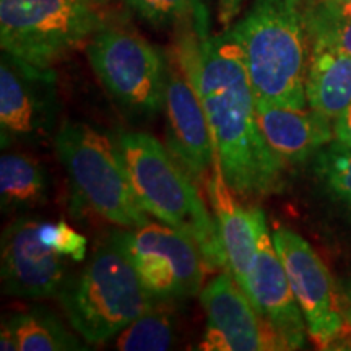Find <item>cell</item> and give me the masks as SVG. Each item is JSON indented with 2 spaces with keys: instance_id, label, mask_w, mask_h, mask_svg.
I'll list each match as a JSON object with an SVG mask.
<instances>
[{
  "instance_id": "6da1fadb",
  "label": "cell",
  "mask_w": 351,
  "mask_h": 351,
  "mask_svg": "<svg viewBox=\"0 0 351 351\" xmlns=\"http://www.w3.org/2000/svg\"><path fill=\"white\" fill-rule=\"evenodd\" d=\"M174 59L200 96L232 192L256 199L280 191L285 165L262 137L251 82L230 34L210 36L208 13L189 19L178 25Z\"/></svg>"
},
{
  "instance_id": "7a4b0ae2",
  "label": "cell",
  "mask_w": 351,
  "mask_h": 351,
  "mask_svg": "<svg viewBox=\"0 0 351 351\" xmlns=\"http://www.w3.org/2000/svg\"><path fill=\"white\" fill-rule=\"evenodd\" d=\"M306 0H254L226 28L251 82L256 104L306 108L311 39Z\"/></svg>"
},
{
  "instance_id": "3957f363",
  "label": "cell",
  "mask_w": 351,
  "mask_h": 351,
  "mask_svg": "<svg viewBox=\"0 0 351 351\" xmlns=\"http://www.w3.org/2000/svg\"><path fill=\"white\" fill-rule=\"evenodd\" d=\"M117 142L145 212L186 234L199 247L207 269H226L217 218L169 148L147 132H119Z\"/></svg>"
},
{
  "instance_id": "277c9868",
  "label": "cell",
  "mask_w": 351,
  "mask_h": 351,
  "mask_svg": "<svg viewBox=\"0 0 351 351\" xmlns=\"http://www.w3.org/2000/svg\"><path fill=\"white\" fill-rule=\"evenodd\" d=\"M57 300L70 326L91 345L116 339L158 302L111 239L96 249L80 274L69 278Z\"/></svg>"
},
{
  "instance_id": "5b68a950",
  "label": "cell",
  "mask_w": 351,
  "mask_h": 351,
  "mask_svg": "<svg viewBox=\"0 0 351 351\" xmlns=\"http://www.w3.org/2000/svg\"><path fill=\"white\" fill-rule=\"evenodd\" d=\"M54 147L88 208L121 228L150 221L132 187L117 137L86 122L65 121L56 132Z\"/></svg>"
},
{
  "instance_id": "8992f818",
  "label": "cell",
  "mask_w": 351,
  "mask_h": 351,
  "mask_svg": "<svg viewBox=\"0 0 351 351\" xmlns=\"http://www.w3.org/2000/svg\"><path fill=\"white\" fill-rule=\"evenodd\" d=\"M108 25L101 7L86 0H0L2 51L52 69Z\"/></svg>"
},
{
  "instance_id": "52a82bcc",
  "label": "cell",
  "mask_w": 351,
  "mask_h": 351,
  "mask_svg": "<svg viewBox=\"0 0 351 351\" xmlns=\"http://www.w3.org/2000/svg\"><path fill=\"white\" fill-rule=\"evenodd\" d=\"M86 57L127 116L148 121L163 111L168 57L147 39L108 23L88 39Z\"/></svg>"
},
{
  "instance_id": "ba28073f",
  "label": "cell",
  "mask_w": 351,
  "mask_h": 351,
  "mask_svg": "<svg viewBox=\"0 0 351 351\" xmlns=\"http://www.w3.org/2000/svg\"><path fill=\"white\" fill-rule=\"evenodd\" d=\"M109 239L129 258L156 301L176 302L200 293L205 262L199 247L165 223L112 231Z\"/></svg>"
},
{
  "instance_id": "9c48e42d",
  "label": "cell",
  "mask_w": 351,
  "mask_h": 351,
  "mask_svg": "<svg viewBox=\"0 0 351 351\" xmlns=\"http://www.w3.org/2000/svg\"><path fill=\"white\" fill-rule=\"evenodd\" d=\"M60 101L54 69H41L2 51L0 143L38 145L52 135Z\"/></svg>"
},
{
  "instance_id": "30bf717a",
  "label": "cell",
  "mask_w": 351,
  "mask_h": 351,
  "mask_svg": "<svg viewBox=\"0 0 351 351\" xmlns=\"http://www.w3.org/2000/svg\"><path fill=\"white\" fill-rule=\"evenodd\" d=\"M271 236L304 315L307 335L320 346L330 345L343 330V315L326 263L298 232L278 228Z\"/></svg>"
},
{
  "instance_id": "8fae6325",
  "label": "cell",
  "mask_w": 351,
  "mask_h": 351,
  "mask_svg": "<svg viewBox=\"0 0 351 351\" xmlns=\"http://www.w3.org/2000/svg\"><path fill=\"white\" fill-rule=\"evenodd\" d=\"M207 327L200 350L262 351L287 350L270 322L225 271L213 276L200 291Z\"/></svg>"
},
{
  "instance_id": "7c38bea8",
  "label": "cell",
  "mask_w": 351,
  "mask_h": 351,
  "mask_svg": "<svg viewBox=\"0 0 351 351\" xmlns=\"http://www.w3.org/2000/svg\"><path fill=\"white\" fill-rule=\"evenodd\" d=\"M41 223L16 218L2 234L3 293L28 300L57 298L69 282L64 256L51 249L39 234Z\"/></svg>"
},
{
  "instance_id": "4fadbf2b",
  "label": "cell",
  "mask_w": 351,
  "mask_h": 351,
  "mask_svg": "<svg viewBox=\"0 0 351 351\" xmlns=\"http://www.w3.org/2000/svg\"><path fill=\"white\" fill-rule=\"evenodd\" d=\"M166 145L197 182H204L217 161L207 114L195 86L176 59L168 57L165 104Z\"/></svg>"
},
{
  "instance_id": "5bb4252c",
  "label": "cell",
  "mask_w": 351,
  "mask_h": 351,
  "mask_svg": "<svg viewBox=\"0 0 351 351\" xmlns=\"http://www.w3.org/2000/svg\"><path fill=\"white\" fill-rule=\"evenodd\" d=\"M256 217L257 245L247 298L256 309L275 328L287 350H300L306 343V320L289 285L287 270L280 257L274 236L270 234L265 213L252 207Z\"/></svg>"
},
{
  "instance_id": "9a60e30c",
  "label": "cell",
  "mask_w": 351,
  "mask_h": 351,
  "mask_svg": "<svg viewBox=\"0 0 351 351\" xmlns=\"http://www.w3.org/2000/svg\"><path fill=\"white\" fill-rule=\"evenodd\" d=\"M258 129L265 143L283 165H300L332 143L330 117L313 108L256 104Z\"/></svg>"
},
{
  "instance_id": "2e32d148",
  "label": "cell",
  "mask_w": 351,
  "mask_h": 351,
  "mask_svg": "<svg viewBox=\"0 0 351 351\" xmlns=\"http://www.w3.org/2000/svg\"><path fill=\"white\" fill-rule=\"evenodd\" d=\"M207 191L225 249L226 271L247 296L257 245L254 208H244L236 199V194L225 181L218 158L207 181Z\"/></svg>"
},
{
  "instance_id": "e0dca14e",
  "label": "cell",
  "mask_w": 351,
  "mask_h": 351,
  "mask_svg": "<svg viewBox=\"0 0 351 351\" xmlns=\"http://www.w3.org/2000/svg\"><path fill=\"white\" fill-rule=\"evenodd\" d=\"M307 104L335 119L351 106V56L330 44L311 41L306 78Z\"/></svg>"
},
{
  "instance_id": "ac0fdd59",
  "label": "cell",
  "mask_w": 351,
  "mask_h": 351,
  "mask_svg": "<svg viewBox=\"0 0 351 351\" xmlns=\"http://www.w3.org/2000/svg\"><path fill=\"white\" fill-rule=\"evenodd\" d=\"M46 169L25 153L7 152L0 158V208L3 213L41 207L49 197Z\"/></svg>"
},
{
  "instance_id": "d6986e66",
  "label": "cell",
  "mask_w": 351,
  "mask_h": 351,
  "mask_svg": "<svg viewBox=\"0 0 351 351\" xmlns=\"http://www.w3.org/2000/svg\"><path fill=\"white\" fill-rule=\"evenodd\" d=\"M15 333L20 351H70L88 350L75 335H72L59 317L44 307H32L7 315Z\"/></svg>"
},
{
  "instance_id": "ffe728a7",
  "label": "cell",
  "mask_w": 351,
  "mask_h": 351,
  "mask_svg": "<svg viewBox=\"0 0 351 351\" xmlns=\"http://www.w3.org/2000/svg\"><path fill=\"white\" fill-rule=\"evenodd\" d=\"M163 301L142 317L127 326L116 337V348L122 351H161L176 343V320L169 307H161Z\"/></svg>"
},
{
  "instance_id": "44dd1931",
  "label": "cell",
  "mask_w": 351,
  "mask_h": 351,
  "mask_svg": "<svg viewBox=\"0 0 351 351\" xmlns=\"http://www.w3.org/2000/svg\"><path fill=\"white\" fill-rule=\"evenodd\" d=\"M314 174L337 202L351 197V148L332 142L314 156Z\"/></svg>"
},
{
  "instance_id": "7402d4cb",
  "label": "cell",
  "mask_w": 351,
  "mask_h": 351,
  "mask_svg": "<svg viewBox=\"0 0 351 351\" xmlns=\"http://www.w3.org/2000/svg\"><path fill=\"white\" fill-rule=\"evenodd\" d=\"M306 26L311 41L339 47L351 56V20L327 10L319 0H306Z\"/></svg>"
},
{
  "instance_id": "603a6c76",
  "label": "cell",
  "mask_w": 351,
  "mask_h": 351,
  "mask_svg": "<svg viewBox=\"0 0 351 351\" xmlns=\"http://www.w3.org/2000/svg\"><path fill=\"white\" fill-rule=\"evenodd\" d=\"M125 5L148 25L178 26L182 21L207 15L204 0H124Z\"/></svg>"
},
{
  "instance_id": "cb8c5ba5",
  "label": "cell",
  "mask_w": 351,
  "mask_h": 351,
  "mask_svg": "<svg viewBox=\"0 0 351 351\" xmlns=\"http://www.w3.org/2000/svg\"><path fill=\"white\" fill-rule=\"evenodd\" d=\"M39 234L44 243L60 256L70 257L77 262H82L86 257V238L70 228L65 221L41 223Z\"/></svg>"
},
{
  "instance_id": "d4e9b609",
  "label": "cell",
  "mask_w": 351,
  "mask_h": 351,
  "mask_svg": "<svg viewBox=\"0 0 351 351\" xmlns=\"http://www.w3.org/2000/svg\"><path fill=\"white\" fill-rule=\"evenodd\" d=\"M333 140L341 147L351 148V106L346 108L333 122Z\"/></svg>"
},
{
  "instance_id": "484cf974",
  "label": "cell",
  "mask_w": 351,
  "mask_h": 351,
  "mask_svg": "<svg viewBox=\"0 0 351 351\" xmlns=\"http://www.w3.org/2000/svg\"><path fill=\"white\" fill-rule=\"evenodd\" d=\"M243 0H218V20L225 28H230L232 20L238 16Z\"/></svg>"
},
{
  "instance_id": "4316f807",
  "label": "cell",
  "mask_w": 351,
  "mask_h": 351,
  "mask_svg": "<svg viewBox=\"0 0 351 351\" xmlns=\"http://www.w3.org/2000/svg\"><path fill=\"white\" fill-rule=\"evenodd\" d=\"M0 350L2 351H15L19 350L16 345L15 333H13L10 324L5 319L2 320V328H0Z\"/></svg>"
},
{
  "instance_id": "83f0119b",
  "label": "cell",
  "mask_w": 351,
  "mask_h": 351,
  "mask_svg": "<svg viewBox=\"0 0 351 351\" xmlns=\"http://www.w3.org/2000/svg\"><path fill=\"white\" fill-rule=\"evenodd\" d=\"M327 10L351 20V0H319Z\"/></svg>"
},
{
  "instance_id": "f1b7e54d",
  "label": "cell",
  "mask_w": 351,
  "mask_h": 351,
  "mask_svg": "<svg viewBox=\"0 0 351 351\" xmlns=\"http://www.w3.org/2000/svg\"><path fill=\"white\" fill-rule=\"evenodd\" d=\"M346 301H348V315L351 320V278L348 280V285H346Z\"/></svg>"
},
{
  "instance_id": "f546056e",
  "label": "cell",
  "mask_w": 351,
  "mask_h": 351,
  "mask_svg": "<svg viewBox=\"0 0 351 351\" xmlns=\"http://www.w3.org/2000/svg\"><path fill=\"white\" fill-rule=\"evenodd\" d=\"M86 2L95 3V5H98V7H104V5H108V3L111 2V0H86Z\"/></svg>"
},
{
  "instance_id": "4dcf8cb0",
  "label": "cell",
  "mask_w": 351,
  "mask_h": 351,
  "mask_svg": "<svg viewBox=\"0 0 351 351\" xmlns=\"http://www.w3.org/2000/svg\"><path fill=\"white\" fill-rule=\"evenodd\" d=\"M341 205H345L346 208L351 210V197H350V199H346L345 202H341Z\"/></svg>"
}]
</instances>
